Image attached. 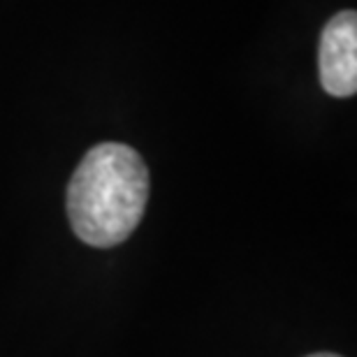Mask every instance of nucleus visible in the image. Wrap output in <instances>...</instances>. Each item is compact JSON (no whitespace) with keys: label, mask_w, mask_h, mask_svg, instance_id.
Masks as SVG:
<instances>
[{"label":"nucleus","mask_w":357,"mask_h":357,"mask_svg":"<svg viewBox=\"0 0 357 357\" xmlns=\"http://www.w3.org/2000/svg\"><path fill=\"white\" fill-rule=\"evenodd\" d=\"M149 199V169L135 149L105 142L93 146L68 185V218L84 244L109 248L139 225Z\"/></svg>","instance_id":"nucleus-1"},{"label":"nucleus","mask_w":357,"mask_h":357,"mask_svg":"<svg viewBox=\"0 0 357 357\" xmlns=\"http://www.w3.org/2000/svg\"><path fill=\"white\" fill-rule=\"evenodd\" d=\"M320 84L334 98H351L357 91V14L339 12L320 35Z\"/></svg>","instance_id":"nucleus-2"},{"label":"nucleus","mask_w":357,"mask_h":357,"mask_svg":"<svg viewBox=\"0 0 357 357\" xmlns=\"http://www.w3.org/2000/svg\"><path fill=\"white\" fill-rule=\"evenodd\" d=\"M309 357H341V355H332V353H316V355H309Z\"/></svg>","instance_id":"nucleus-3"}]
</instances>
